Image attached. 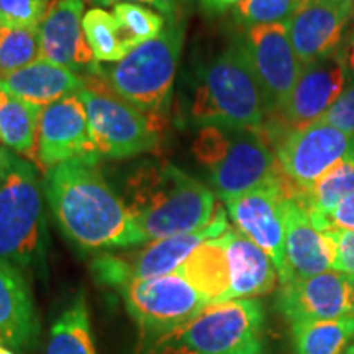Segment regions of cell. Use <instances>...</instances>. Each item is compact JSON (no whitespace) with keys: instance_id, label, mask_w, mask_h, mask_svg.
<instances>
[{"instance_id":"836d02e7","label":"cell","mask_w":354,"mask_h":354,"mask_svg":"<svg viewBox=\"0 0 354 354\" xmlns=\"http://www.w3.org/2000/svg\"><path fill=\"white\" fill-rule=\"evenodd\" d=\"M95 7H115L118 3H140V6L153 7L161 13L167 21L180 20V0H91Z\"/></svg>"},{"instance_id":"7c38bea8","label":"cell","mask_w":354,"mask_h":354,"mask_svg":"<svg viewBox=\"0 0 354 354\" xmlns=\"http://www.w3.org/2000/svg\"><path fill=\"white\" fill-rule=\"evenodd\" d=\"M272 149L282 174L304 190L354 153V136L318 120L282 135Z\"/></svg>"},{"instance_id":"9a60e30c","label":"cell","mask_w":354,"mask_h":354,"mask_svg":"<svg viewBox=\"0 0 354 354\" xmlns=\"http://www.w3.org/2000/svg\"><path fill=\"white\" fill-rule=\"evenodd\" d=\"M276 308L289 323L353 317L354 279L335 269L294 279L281 284Z\"/></svg>"},{"instance_id":"60d3db41","label":"cell","mask_w":354,"mask_h":354,"mask_svg":"<svg viewBox=\"0 0 354 354\" xmlns=\"http://www.w3.org/2000/svg\"><path fill=\"white\" fill-rule=\"evenodd\" d=\"M0 141H2V140H0Z\"/></svg>"},{"instance_id":"ffe728a7","label":"cell","mask_w":354,"mask_h":354,"mask_svg":"<svg viewBox=\"0 0 354 354\" xmlns=\"http://www.w3.org/2000/svg\"><path fill=\"white\" fill-rule=\"evenodd\" d=\"M41 338V322L25 274L0 261V344L30 354Z\"/></svg>"},{"instance_id":"30bf717a","label":"cell","mask_w":354,"mask_h":354,"mask_svg":"<svg viewBox=\"0 0 354 354\" xmlns=\"http://www.w3.org/2000/svg\"><path fill=\"white\" fill-rule=\"evenodd\" d=\"M230 227L227 214L218 207L214 220L197 232L148 241L138 248L100 253L91 264L92 276L99 284L118 290L133 281L172 274L197 246L221 236Z\"/></svg>"},{"instance_id":"5b68a950","label":"cell","mask_w":354,"mask_h":354,"mask_svg":"<svg viewBox=\"0 0 354 354\" xmlns=\"http://www.w3.org/2000/svg\"><path fill=\"white\" fill-rule=\"evenodd\" d=\"M192 151L223 202L271 183L281 171L261 128L202 127Z\"/></svg>"},{"instance_id":"74e56055","label":"cell","mask_w":354,"mask_h":354,"mask_svg":"<svg viewBox=\"0 0 354 354\" xmlns=\"http://www.w3.org/2000/svg\"><path fill=\"white\" fill-rule=\"evenodd\" d=\"M0 354H17V353L12 351V349H8L7 346H3V344H0Z\"/></svg>"},{"instance_id":"5bb4252c","label":"cell","mask_w":354,"mask_h":354,"mask_svg":"<svg viewBox=\"0 0 354 354\" xmlns=\"http://www.w3.org/2000/svg\"><path fill=\"white\" fill-rule=\"evenodd\" d=\"M240 35L264 92L269 113L276 112L290 95L302 73V63L292 48L287 24L251 26L241 30Z\"/></svg>"},{"instance_id":"83f0119b","label":"cell","mask_w":354,"mask_h":354,"mask_svg":"<svg viewBox=\"0 0 354 354\" xmlns=\"http://www.w3.org/2000/svg\"><path fill=\"white\" fill-rule=\"evenodd\" d=\"M82 28L88 46L94 53L95 63H117L127 56L120 28L112 12L102 7L88 8L84 13Z\"/></svg>"},{"instance_id":"8992f818","label":"cell","mask_w":354,"mask_h":354,"mask_svg":"<svg viewBox=\"0 0 354 354\" xmlns=\"http://www.w3.org/2000/svg\"><path fill=\"white\" fill-rule=\"evenodd\" d=\"M184 39V19L167 21L158 37L138 44L117 63H95L91 74L133 107L159 115L169 104Z\"/></svg>"},{"instance_id":"f1b7e54d","label":"cell","mask_w":354,"mask_h":354,"mask_svg":"<svg viewBox=\"0 0 354 354\" xmlns=\"http://www.w3.org/2000/svg\"><path fill=\"white\" fill-rule=\"evenodd\" d=\"M112 13L120 28L127 55L138 44L158 37L167 24L161 13L140 3H118L112 7Z\"/></svg>"},{"instance_id":"9c48e42d","label":"cell","mask_w":354,"mask_h":354,"mask_svg":"<svg viewBox=\"0 0 354 354\" xmlns=\"http://www.w3.org/2000/svg\"><path fill=\"white\" fill-rule=\"evenodd\" d=\"M118 292L138 328L136 354L148 351L210 305L179 272L133 281Z\"/></svg>"},{"instance_id":"ac0fdd59","label":"cell","mask_w":354,"mask_h":354,"mask_svg":"<svg viewBox=\"0 0 354 354\" xmlns=\"http://www.w3.org/2000/svg\"><path fill=\"white\" fill-rule=\"evenodd\" d=\"M284 223L286 272L279 281L281 284L333 269V238L313 225L305 207L294 196L287 194V190L284 197Z\"/></svg>"},{"instance_id":"4316f807","label":"cell","mask_w":354,"mask_h":354,"mask_svg":"<svg viewBox=\"0 0 354 354\" xmlns=\"http://www.w3.org/2000/svg\"><path fill=\"white\" fill-rule=\"evenodd\" d=\"M46 354H97L91 315L82 292L74 295L53 323Z\"/></svg>"},{"instance_id":"3957f363","label":"cell","mask_w":354,"mask_h":354,"mask_svg":"<svg viewBox=\"0 0 354 354\" xmlns=\"http://www.w3.org/2000/svg\"><path fill=\"white\" fill-rule=\"evenodd\" d=\"M268 113L264 92L238 33L198 69L189 117L198 128H261Z\"/></svg>"},{"instance_id":"ba28073f","label":"cell","mask_w":354,"mask_h":354,"mask_svg":"<svg viewBox=\"0 0 354 354\" xmlns=\"http://www.w3.org/2000/svg\"><path fill=\"white\" fill-rule=\"evenodd\" d=\"M77 95L86 107L88 131L99 158L130 159L159 146L162 123L158 115L133 107L95 74L86 77V86Z\"/></svg>"},{"instance_id":"d590c367","label":"cell","mask_w":354,"mask_h":354,"mask_svg":"<svg viewBox=\"0 0 354 354\" xmlns=\"http://www.w3.org/2000/svg\"><path fill=\"white\" fill-rule=\"evenodd\" d=\"M194 2H196V6L201 8L205 15L216 17L232 10L234 6H238L243 0H194Z\"/></svg>"},{"instance_id":"52a82bcc","label":"cell","mask_w":354,"mask_h":354,"mask_svg":"<svg viewBox=\"0 0 354 354\" xmlns=\"http://www.w3.org/2000/svg\"><path fill=\"white\" fill-rule=\"evenodd\" d=\"M141 354H268L264 307L258 299L210 304Z\"/></svg>"},{"instance_id":"d6986e66","label":"cell","mask_w":354,"mask_h":354,"mask_svg":"<svg viewBox=\"0 0 354 354\" xmlns=\"http://www.w3.org/2000/svg\"><path fill=\"white\" fill-rule=\"evenodd\" d=\"M84 0H55L38 26L39 59L64 66L74 73L95 66L82 28Z\"/></svg>"},{"instance_id":"d4e9b609","label":"cell","mask_w":354,"mask_h":354,"mask_svg":"<svg viewBox=\"0 0 354 354\" xmlns=\"http://www.w3.org/2000/svg\"><path fill=\"white\" fill-rule=\"evenodd\" d=\"M354 194V153L344 158L335 167L322 176L315 184L299 190L295 189L294 196L308 212L313 225L318 228L322 221L342 203L344 198Z\"/></svg>"},{"instance_id":"ab89813d","label":"cell","mask_w":354,"mask_h":354,"mask_svg":"<svg viewBox=\"0 0 354 354\" xmlns=\"http://www.w3.org/2000/svg\"><path fill=\"white\" fill-rule=\"evenodd\" d=\"M343 354H354V344H351V346H349Z\"/></svg>"},{"instance_id":"6da1fadb","label":"cell","mask_w":354,"mask_h":354,"mask_svg":"<svg viewBox=\"0 0 354 354\" xmlns=\"http://www.w3.org/2000/svg\"><path fill=\"white\" fill-rule=\"evenodd\" d=\"M99 156L69 159L44 172L43 189L57 227L87 253L145 245L120 194L99 166Z\"/></svg>"},{"instance_id":"7a4b0ae2","label":"cell","mask_w":354,"mask_h":354,"mask_svg":"<svg viewBox=\"0 0 354 354\" xmlns=\"http://www.w3.org/2000/svg\"><path fill=\"white\" fill-rule=\"evenodd\" d=\"M123 201L143 243L197 232L216 214L215 192L166 161H143L128 171Z\"/></svg>"},{"instance_id":"8fae6325","label":"cell","mask_w":354,"mask_h":354,"mask_svg":"<svg viewBox=\"0 0 354 354\" xmlns=\"http://www.w3.org/2000/svg\"><path fill=\"white\" fill-rule=\"evenodd\" d=\"M346 82V71L339 48L333 55L302 66V73L290 95L276 112L268 115L261 127L271 148L286 133L300 130L320 120L343 94Z\"/></svg>"},{"instance_id":"277c9868","label":"cell","mask_w":354,"mask_h":354,"mask_svg":"<svg viewBox=\"0 0 354 354\" xmlns=\"http://www.w3.org/2000/svg\"><path fill=\"white\" fill-rule=\"evenodd\" d=\"M37 166L0 148V261L24 271L46 272V210Z\"/></svg>"},{"instance_id":"4fadbf2b","label":"cell","mask_w":354,"mask_h":354,"mask_svg":"<svg viewBox=\"0 0 354 354\" xmlns=\"http://www.w3.org/2000/svg\"><path fill=\"white\" fill-rule=\"evenodd\" d=\"M284 183L286 176L279 171V176L271 183L225 202L234 228L271 256L279 281L286 272Z\"/></svg>"},{"instance_id":"8d00e7d4","label":"cell","mask_w":354,"mask_h":354,"mask_svg":"<svg viewBox=\"0 0 354 354\" xmlns=\"http://www.w3.org/2000/svg\"><path fill=\"white\" fill-rule=\"evenodd\" d=\"M343 61H344V71H346V81L348 84H354V37H344L342 46Z\"/></svg>"},{"instance_id":"603a6c76","label":"cell","mask_w":354,"mask_h":354,"mask_svg":"<svg viewBox=\"0 0 354 354\" xmlns=\"http://www.w3.org/2000/svg\"><path fill=\"white\" fill-rule=\"evenodd\" d=\"M176 272L201 292L209 304L225 302L230 290V268L220 236L197 246Z\"/></svg>"},{"instance_id":"4dcf8cb0","label":"cell","mask_w":354,"mask_h":354,"mask_svg":"<svg viewBox=\"0 0 354 354\" xmlns=\"http://www.w3.org/2000/svg\"><path fill=\"white\" fill-rule=\"evenodd\" d=\"M300 0H243L232 8L234 24L241 30L258 25L287 24Z\"/></svg>"},{"instance_id":"7402d4cb","label":"cell","mask_w":354,"mask_h":354,"mask_svg":"<svg viewBox=\"0 0 354 354\" xmlns=\"http://www.w3.org/2000/svg\"><path fill=\"white\" fill-rule=\"evenodd\" d=\"M13 94L30 104L46 107L64 97L76 95L86 86V77L64 66L38 59L0 79Z\"/></svg>"},{"instance_id":"44dd1931","label":"cell","mask_w":354,"mask_h":354,"mask_svg":"<svg viewBox=\"0 0 354 354\" xmlns=\"http://www.w3.org/2000/svg\"><path fill=\"white\" fill-rule=\"evenodd\" d=\"M220 238L227 251L230 268V290L225 302L271 294L279 279L271 256L234 227H230Z\"/></svg>"},{"instance_id":"e0dca14e","label":"cell","mask_w":354,"mask_h":354,"mask_svg":"<svg viewBox=\"0 0 354 354\" xmlns=\"http://www.w3.org/2000/svg\"><path fill=\"white\" fill-rule=\"evenodd\" d=\"M94 154L87 112L77 94L43 107L35 159L44 172L69 159Z\"/></svg>"},{"instance_id":"cb8c5ba5","label":"cell","mask_w":354,"mask_h":354,"mask_svg":"<svg viewBox=\"0 0 354 354\" xmlns=\"http://www.w3.org/2000/svg\"><path fill=\"white\" fill-rule=\"evenodd\" d=\"M43 107L30 104L0 81V140L24 158L37 156L38 128Z\"/></svg>"},{"instance_id":"d6a6232c","label":"cell","mask_w":354,"mask_h":354,"mask_svg":"<svg viewBox=\"0 0 354 354\" xmlns=\"http://www.w3.org/2000/svg\"><path fill=\"white\" fill-rule=\"evenodd\" d=\"M320 122L354 136V84H349L344 88L343 94L336 99L328 112L323 115Z\"/></svg>"},{"instance_id":"e575fe53","label":"cell","mask_w":354,"mask_h":354,"mask_svg":"<svg viewBox=\"0 0 354 354\" xmlns=\"http://www.w3.org/2000/svg\"><path fill=\"white\" fill-rule=\"evenodd\" d=\"M320 232L331 230H354V194L339 203L318 227Z\"/></svg>"},{"instance_id":"f35d334b","label":"cell","mask_w":354,"mask_h":354,"mask_svg":"<svg viewBox=\"0 0 354 354\" xmlns=\"http://www.w3.org/2000/svg\"><path fill=\"white\" fill-rule=\"evenodd\" d=\"M346 37H354V17H353L351 24H349V28H348V33H346Z\"/></svg>"},{"instance_id":"2e32d148","label":"cell","mask_w":354,"mask_h":354,"mask_svg":"<svg viewBox=\"0 0 354 354\" xmlns=\"http://www.w3.org/2000/svg\"><path fill=\"white\" fill-rule=\"evenodd\" d=\"M354 17V0H300L287 21L289 38L302 66L333 55Z\"/></svg>"},{"instance_id":"484cf974","label":"cell","mask_w":354,"mask_h":354,"mask_svg":"<svg viewBox=\"0 0 354 354\" xmlns=\"http://www.w3.org/2000/svg\"><path fill=\"white\" fill-rule=\"evenodd\" d=\"M294 354H343L354 338V317L290 323Z\"/></svg>"},{"instance_id":"f546056e","label":"cell","mask_w":354,"mask_h":354,"mask_svg":"<svg viewBox=\"0 0 354 354\" xmlns=\"http://www.w3.org/2000/svg\"><path fill=\"white\" fill-rule=\"evenodd\" d=\"M39 57L38 30L0 26V79Z\"/></svg>"},{"instance_id":"1f68e13d","label":"cell","mask_w":354,"mask_h":354,"mask_svg":"<svg viewBox=\"0 0 354 354\" xmlns=\"http://www.w3.org/2000/svg\"><path fill=\"white\" fill-rule=\"evenodd\" d=\"M55 0H0V26L38 30Z\"/></svg>"}]
</instances>
